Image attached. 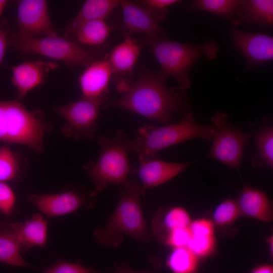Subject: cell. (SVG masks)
<instances>
[{"instance_id":"cell-1","label":"cell","mask_w":273,"mask_h":273,"mask_svg":"<svg viewBox=\"0 0 273 273\" xmlns=\"http://www.w3.org/2000/svg\"><path fill=\"white\" fill-rule=\"evenodd\" d=\"M167 76L161 71H142L133 81L119 83L122 94L105 104L104 109L116 107L138 114L163 124H168L175 113L190 110L186 89L166 86Z\"/></svg>"},{"instance_id":"cell-2","label":"cell","mask_w":273,"mask_h":273,"mask_svg":"<svg viewBox=\"0 0 273 273\" xmlns=\"http://www.w3.org/2000/svg\"><path fill=\"white\" fill-rule=\"evenodd\" d=\"M122 186L115 211L105 226L98 227L94 232L96 242L104 247L119 246L124 236L143 242L150 238L140 203L143 195L141 186L132 181Z\"/></svg>"},{"instance_id":"cell-3","label":"cell","mask_w":273,"mask_h":273,"mask_svg":"<svg viewBox=\"0 0 273 273\" xmlns=\"http://www.w3.org/2000/svg\"><path fill=\"white\" fill-rule=\"evenodd\" d=\"M96 140L100 147L99 157L83 166L94 184V190L90 193L94 200L108 185L122 186L126 183L128 175L134 170L128 159L132 151L131 140L122 131L117 130L112 137L100 135Z\"/></svg>"},{"instance_id":"cell-4","label":"cell","mask_w":273,"mask_h":273,"mask_svg":"<svg viewBox=\"0 0 273 273\" xmlns=\"http://www.w3.org/2000/svg\"><path fill=\"white\" fill-rule=\"evenodd\" d=\"M214 133L213 126L198 123L189 111L175 123L142 126L136 138L131 140V151L137 153L139 161L157 158L158 152L163 149L196 138L210 141Z\"/></svg>"},{"instance_id":"cell-5","label":"cell","mask_w":273,"mask_h":273,"mask_svg":"<svg viewBox=\"0 0 273 273\" xmlns=\"http://www.w3.org/2000/svg\"><path fill=\"white\" fill-rule=\"evenodd\" d=\"M141 42L151 48L161 72L167 77H174L179 87L185 89L191 85L189 75L197 60L204 55L214 59L218 53V46L213 41L192 44L171 41L164 37L145 36Z\"/></svg>"},{"instance_id":"cell-6","label":"cell","mask_w":273,"mask_h":273,"mask_svg":"<svg viewBox=\"0 0 273 273\" xmlns=\"http://www.w3.org/2000/svg\"><path fill=\"white\" fill-rule=\"evenodd\" d=\"M48 128L39 111L28 110L18 100H0V141L24 145L41 153Z\"/></svg>"},{"instance_id":"cell-7","label":"cell","mask_w":273,"mask_h":273,"mask_svg":"<svg viewBox=\"0 0 273 273\" xmlns=\"http://www.w3.org/2000/svg\"><path fill=\"white\" fill-rule=\"evenodd\" d=\"M9 47L25 55L36 54L64 62L67 67H86L99 59L96 50L83 47L76 41L56 36L24 38L10 31Z\"/></svg>"},{"instance_id":"cell-8","label":"cell","mask_w":273,"mask_h":273,"mask_svg":"<svg viewBox=\"0 0 273 273\" xmlns=\"http://www.w3.org/2000/svg\"><path fill=\"white\" fill-rule=\"evenodd\" d=\"M105 104L82 97L68 104L55 108L65 120L62 127L64 135L76 140H92L96 132L97 120Z\"/></svg>"},{"instance_id":"cell-9","label":"cell","mask_w":273,"mask_h":273,"mask_svg":"<svg viewBox=\"0 0 273 273\" xmlns=\"http://www.w3.org/2000/svg\"><path fill=\"white\" fill-rule=\"evenodd\" d=\"M225 114L217 112L212 119L215 133L209 155L230 167L237 169L252 135L235 128L227 122Z\"/></svg>"},{"instance_id":"cell-10","label":"cell","mask_w":273,"mask_h":273,"mask_svg":"<svg viewBox=\"0 0 273 273\" xmlns=\"http://www.w3.org/2000/svg\"><path fill=\"white\" fill-rule=\"evenodd\" d=\"M16 20L18 29L14 33L20 37L34 38L58 36L50 16L47 1H18Z\"/></svg>"},{"instance_id":"cell-11","label":"cell","mask_w":273,"mask_h":273,"mask_svg":"<svg viewBox=\"0 0 273 273\" xmlns=\"http://www.w3.org/2000/svg\"><path fill=\"white\" fill-rule=\"evenodd\" d=\"M230 32L234 47L245 58L248 67L251 68L272 59V37L246 32L236 27L232 28Z\"/></svg>"},{"instance_id":"cell-12","label":"cell","mask_w":273,"mask_h":273,"mask_svg":"<svg viewBox=\"0 0 273 273\" xmlns=\"http://www.w3.org/2000/svg\"><path fill=\"white\" fill-rule=\"evenodd\" d=\"M113 74L107 58L93 62L85 67L78 78L83 97L106 104L108 102L109 84Z\"/></svg>"},{"instance_id":"cell-13","label":"cell","mask_w":273,"mask_h":273,"mask_svg":"<svg viewBox=\"0 0 273 273\" xmlns=\"http://www.w3.org/2000/svg\"><path fill=\"white\" fill-rule=\"evenodd\" d=\"M27 198L32 204L49 217L72 213L79 209L87 202L85 195L74 191L56 194H30Z\"/></svg>"},{"instance_id":"cell-14","label":"cell","mask_w":273,"mask_h":273,"mask_svg":"<svg viewBox=\"0 0 273 273\" xmlns=\"http://www.w3.org/2000/svg\"><path fill=\"white\" fill-rule=\"evenodd\" d=\"M190 163L166 162L157 158L140 161L134 167L135 173L142 183L143 195L151 188L161 185L174 177L187 168Z\"/></svg>"},{"instance_id":"cell-15","label":"cell","mask_w":273,"mask_h":273,"mask_svg":"<svg viewBox=\"0 0 273 273\" xmlns=\"http://www.w3.org/2000/svg\"><path fill=\"white\" fill-rule=\"evenodd\" d=\"M57 65L51 62L27 61L11 68L12 82L18 98L24 99L29 92L41 84L48 73Z\"/></svg>"},{"instance_id":"cell-16","label":"cell","mask_w":273,"mask_h":273,"mask_svg":"<svg viewBox=\"0 0 273 273\" xmlns=\"http://www.w3.org/2000/svg\"><path fill=\"white\" fill-rule=\"evenodd\" d=\"M124 25L128 32L141 33L145 36L165 37L166 33L153 15L137 2L120 1Z\"/></svg>"},{"instance_id":"cell-17","label":"cell","mask_w":273,"mask_h":273,"mask_svg":"<svg viewBox=\"0 0 273 273\" xmlns=\"http://www.w3.org/2000/svg\"><path fill=\"white\" fill-rule=\"evenodd\" d=\"M237 201L241 216L264 222L272 221V203L263 191L244 186Z\"/></svg>"},{"instance_id":"cell-18","label":"cell","mask_w":273,"mask_h":273,"mask_svg":"<svg viewBox=\"0 0 273 273\" xmlns=\"http://www.w3.org/2000/svg\"><path fill=\"white\" fill-rule=\"evenodd\" d=\"M23 248L43 247L48 238V221L41 214L35 213L30 219L22 222L11 223Z\"/></svg>"},{"instance_id":"cell-19","label":"cell","mask_w":273,"mask_h":273,"mask_svg":"<svg viewBox=\"0 0 273 273\" xmlns=\"http://www.w3.org/2000/svg\"><path fill=\"white\" fill-rule=\"evenodd\" d=\"M124 34V39L113 49L107 58L113 74L131 72L140 55V48L136 40L129 33L125 32Z\"/></svg>"},{"instance_id":"cell-20","label":"cell","mask_w":273,"mask_h":273,"mask_svg":"<svg viewBox=\"0 0 273 273\" xmlns=\"http://www.w3.org/2000/svg\"><path fill=\"white\" fill-rule=\"evenodd\" d=\"M192 221L189 212L180 206L159 209L153 216L152 232L160 241L168 232L178 228L189 227Z\"/></svg>"},{"instance_id":"cell-21","label":"cell","mask_w":273,"mask_h":273,"mask_svg":"<svg viewBox=\"0 0 273 273\" xmlns=\"http://www.w3.org/2000/svg\"><path fill=\"white\" fill-rule=\"evenodd\" d=\"M118 0H87L75 18L66 26L64 37L70 38L79 25L96 19H106L118 5Z\"/></svg>"},{"instance_id":"cell-22","label":"cell","mask_w":273,"mask_h":273,"mask_svg":"<svg viewBox=\"0 0 273 273\" xmlns=\"http://www.w3.org/2000/svg\"><path fill=\"white\" fill-rule=\"evenodd\" d=\"M231 22L234 25L243 22L271 25L273 22V1H242L236 17Z\"/></svg>"},{"instance_id":"cell-23","label":"cell","mask_w":273,"mask_h":273,"mask_svg":"<svg viewBox=\"0 0 273 273\" xmlns=\"http://www.w3.org/2000/svg\"><path fill=\"white\" fill-rule=\"evenodd\" d=\"M22 250L11 223H0V262L15 266L31 267L21 256Z\"/></svg>"},{"instance_id":"cell-24","label":"cell","mask_w":273,"mask_h":273,"mask_svg":"<svg viewBox=\"0 0 273 273\" xmlns=\"http://www.w3.org/2000/svg\"><path fill=\"white\" fill-rule=\"evenodd\" d=\"M110 31L105 19L93 20L79 25L70 39L81 46L98 47L106 41Z\"/></svg>"},{"instance_id":"cell-25","label":"cell","mask_w":273,"mask_h":273,"mask_svg":"<svg viewBox=\"0 0 273 273\" xmlns=\"http://www.w3.org/2000/svg\"><path fill=\"white\" fill-rule=\"evenodd\" d=\"M199 260L188 248H174L169 253L166 264L172 273H195Z\"/></svg>"},{"instance_id":"cell-26","label":"cell","mask_w":273,"mask_h":273,"mask_svg":"<svg viewBox=\"0 0 273 273\" xmlns=\"http://www.w3.org/2000/svg\"><path fill=\"white\" fill-rule=\"evenodd\" d=\"M242 1L196 0L188 6V10H202L216 14L231 21L236 17Z\"/></svg>"},{"instance_id":"cell-27","label":"cell","mask_w":273,"mask_h":273,"mask_svg":"<svg viewBox=\"0 0 273 273\" xmlns=\"http://www.w3.org/2000/svg\"><path fill=\"white\" fill-rule=\"evenodd\" d=\"M257 154L253 160V164L264 167L273 166V129L269 127L260 132L256 137Z\"/></svg>"},{"instance_id":"cell-28","label":"cell","mask_w":273,"mask_h":273,"mask_svg":"<svg viewBox=\"0 0 273 273\" xmlns=\"http://www.w3.org/2000/svg\"><path fill=\"white\" fill-rule=\"evenodd\" d=\"M241 216L237 201L229 198L215 208L212 222L214 225L225 227L232 225Z\"/></svg>"},{"instance_id":"cell-29","label":"cell","mask_w":273,"mask_h":273,"mask_svg":"<svg viewBox=\"0 0 273 273\" xmlns=\"http://www.w3.org/2000/svg\"><path fill=\"white\" fill-rule=\"evenodd\" d=\"M20 167L18 159L7 146L0 148V182L15 178L18 175Z\"/></svg>"},{"instance_id":"cell-30","label":"cell","mask_w":273,"mask_h":273,"mask_svg":"<svg viewBox=\"0 0 273 273\" xmlns=\"http://www.w3.org/2000/svg\"><path fill=\"white\" fill-rule=\"evenodd\" d=\"M214 236L208 237H192L188 248L198 258H204L212 254L215 248Z\"/></svg>"},{"instance_id":"cell-31","label":"cell","mask_w":273,"mask_h":273,"mask_svg":"<svg viewBox=\"0 0 273 273\" xmlns=\"http://www.w3.org/2000/svg\"><path fill=\"white\" fill-rule=\"evenodd\" d=\"M177 0H141L136 1L148 10L159 22L163 21L168 12V8L180 2Z\"/></svg>"},{"instance_id":"cell-32","label":"cell","mask_w":273,"mask_h":273,"mask_svg":"<svg viewBox=\"0 0 273 273\" xmlns=\"http://www.w3.org/2000/svg\"><path fill=\"white\" fill-rule=\"evenodd\" d=\"M42 273H100L98 271L82 265L80 263L58 260L54 264L46 267Z\"/></svg>"},{"instance_id":"cell-33","label":"cell","mask_w":273,"mask_h":273,"mask_svg":"<svg viewBox=\"0 0 273 273\" xmlns=\"http://www.w3.org/2000/svg\"><path fill=\"white\" fill-rule=\"evenodd\" d=\"M191 238L189 227L178 228L166 233L160 240L172 248L187 247Z\"/></svg>"},{"instance_id":"cell-34","label":"cell","mask_w":273,"mask_h":273,"mask_svg":"<svg viewBox=\"0 0 273 273\" xmlns=\"http://www.w3.org/2000/svg\"><path fill=\"white\" fill-rule=\"evenodd\" d=\"M15 195L11 187L4 182H0V211L10 215L14 209Z\"/></svg>"},{"instance_id":"cell-35","label":"cell","mask_w":273,"mask_h":273,"mask_svg":"<svg viewBox=\"0 0 273 273\" xmlns=\"http://www.w3.org/2000/svg\"><path fill=\"white\" fill-rule=\"evenodd\" d=\"M189 229L192 237L214 236V224L212 221L206 218H202L192 220Z\"/></svg>"},{"instance_id":"cell-36","label":"cell","mask_w":273,"mask_h":273,"mask_svg":"<svg viewBox=\"0 0 273 273\" xmlns=\"http://www.w3.org/2000/svg\"><path fill=\"white\" fill-rule=\"evenodd\" d=\"M9 27L3 26L0 24V65L3 60L6 49L9 47Z\"/></svg>"},{"instance_id":"cell-37","label":"cell","mask_w":273,"mask_h":273,"mask_svg":"<svg viewBox=\"0 0 273 273\" xmlns=\"http://www.w3.org/2000/svg\"><path fill=\"white\" fill-rule=\"evenodd\" d=\"M159 266V262L157 260H155L153 261L152 264L144 271H134L126 268H122L118 270L115 273H153Z\"/></svg>"},{"instance_id":"cell-38","label":"cell","mask_w":273,"mask_h":273,"mask_svg":"<svg viewBox=\"0 0 273 273\" xmlns=\"http://www.w3.org/2000/svg\"><path fill=\"white\" fill-rule=\"evenodd\" d=\"M250 273H273V267L269 264H262L255 267Z\"/></svg>"},{"instance_id":"cell-39","label":"cell","mask_w":273,"mask_h":273,"mask_svg":"<svg viewBox=\"0 0 273 273\" xmlns=\"http://www.w3.org/2000/svg\"><path fill=\"white\" fill-rule=\"evenodd\" d=\"M8 1L7 0H0V21L3 12L8 3Z\"/></svg>"},{"instance_id":"cell-40","label":"cell","mask_w":273,"mask_h":273,"mask_svg":"<svg viewBox=\"0 0 273 273\" xmlns=\"http://www.w3.org/2000/svg\"><path fill=\"white\" fill-rule=\"evenodd\" d=\"M267 241H268V242L269 243V250H270V253H271H271L272 254V249H271V248H272V237H270V238H269V239H268V240Z\"/></svg>"}]
</instances>
